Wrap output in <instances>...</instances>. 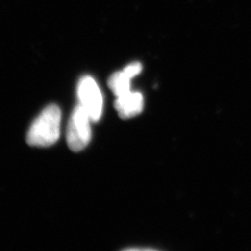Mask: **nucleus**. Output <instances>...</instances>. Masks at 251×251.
<instances>
[{
	"mask_svg": "<svg viewBox=\"0 0 251 251\" xmlns=\"http://www.w3.org/2000/svg\"><path fill=\"white\" fill-rule=\"evenodd\" d=\"M61 120L60 108L56 104L47 106L28 130V144L36 147H49L56 144L61 134Z\"/></svg>",
	"mask_w": 251,
	"mask_h": 251,
	"instance_id": "obj_1",
	"label": "nucleus"
},
{
	"mask_svg": "<svg viewBox=\"0 0 251 251\" xmlns=\"http://www.w3.org/2000/svg\"><path fill=\"white\" fill-rule=\"evenodd\" d=\"M90 122L89 115L80 104L74 109L66 132L67 144L74 152H80L90 144L91 140Z\"/></svg>",
	"mask_w": 251,
	"mask_h": 251,
	"instance_id": "obj_2",
	"label": "nucleus"
},
{
	"mask_svg": "<svg viewBox=\"0 0 251 251\" xmlns=\"http://www.w3.org/2000/svg\"><path fill=\"white\" fill-rule=\"evenodd\" d=\"M79 104L85 109L92 122L99 121L102 114L103 100L100 88L90 75L81 78L77 86Z\"/></svg>",
	"mask_w": 251,
	"mask_h": 251,
	"instance_id": "obj_3",
	"label": "nucleus"
},
{
	"mask_svg": "<svg viewBox=\"0 0 251 251\" xmlns=\"http://www.w3.org/2000/svg\"><path fill=\"white\" fill-rule=\"evenodd\" d=\"M144 105L143 94L131 90L118 96L115 101V107L122 119H128L140 115L144 110Z\"/></svg>",
	"mask_w": 251,
	"mask_h": 251,
	"instance_id": "obj_4",
	"label": "nucleus"
},
{
	"mask_svg": "<svg viewBox=\"0 0 251 251\" xmlns=\"http://www.w3.org/2000/svg\"><path fill=\"white\" fill-rule=\"evenodd\" d=\"M130 80L131 78L122 70L120 72L114 73L110 76L108 86L114 94L118 97L130 91Z\"/></svg>",
	"mask_w": 251,
	"mask_h": 251,
	"instance_id": "obj_5",
	"label": "nucleus"
},
{
	"mask_svg": "<svg viewBox=\"0 0 251 251\" xmlns=\"http://www.w3.org/2000/svg\"><path fill=\"white\" fill-rule=\"evenodd\" d=\"M143 70V65L138 62L136 63H130L128 64L126 67L124 68V72L130 77L133 78L136 75H138L140 73L142 72Z\"/></svg>",
	"mask_w": 251,
	"mask_h": 251,
	"instance_id": "obj_6",
	"label": "nucleus"
}]
</instances>
